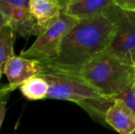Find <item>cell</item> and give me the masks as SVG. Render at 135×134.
I'll return each mask as SVG.
<instances>
[{"label":"cell","mask_w":135,"mask_h":134,"mask_svg":"<svg viewBox=\"0 0 135 134\" xmlns=\"http://www.w3.org/2000/svg\"><path fill=\"white\" fill-rule=\"evenodd\" d=\"M115 31L114 23L104 14L79 20L64 38L59 55L42 63L43 73L74 78L83 65L108 50Z\"/></svg>","instance_id":"cell-1"},{"label":"cell","mask_w":135,"mask_h":134,"mask_svg":"<svg viewBox=\"0 0 135 134\" xmlns=\"http://www.w3.org/2000/svg\"><path fill=\"white\" fill-rule=\"evenodd\" d=\"M74 78L104 97L115 98L135 83V65L104 52L83 65Z\"/></svg>","instance_id":"cell-2"},{"label":"cell","mask_w":135,"mask_h":134,"mask_svg":"<svg viewBox=\"0 0 135 134\" xmlns=\"http://www.w3.org/2000/svg\"><path fill=\"white\" fill-rule=\"evenodd\" d=\"M79 19L62 11L58 17L40 29L32 45L20 55L26 58L36 59L41 63L54 60L59 55L64 38L78 23Z\"/></svg>","instance_id":"cell-3"},{"label":"cell","mask_w":135,"mask_h":134,"mask_svg":"<svg viewBox=\"0 0 135 134\" xmlns=\"http://www.w3.org/2000/svg\"><path fill=\"white\" fill-rule=\"evenodd\" d=\"M104 15L116 27L115 35L106 52L128 63L135 52V11H129L113 5Z\"/></svg>","instance_id":"cell-4"},{"label":"cell","mask_w":135,"mask_h":134,"mask_svg":"<svg viewBox=\"0 0 135 134\" xmlns=\"http://www.w3.org/2000/svg\"><path fill=\"white\" fill-rule=\"evenodd\" d=\"M49 84L47 98L71 101L80 106L89 99L98 98L100 95L93 87L76 78L42 73Z\"/></svg>","instance_id":"cell-5"},{"label":"cell","mask_w":135,"mask_h":134,"mask_svg":"<svg viewBox=\"0 0 135 134\" xmlns=\"http://www.w3.org/2000/svg\"><path fill=\"white\" fill-rule=\"evenodd\" d=\"M44 72V66L40 61L23 56H12L6 63L3 73L6 75L8 85L2 87L6 93L20 87L26 80L35 75H40Z\"/></svg>","instance_id":"cell-6"},{"label":"cell","mask_w":135,"mask_h":134,"mask_svg":"<svg viewBox=\"0 0 135 134\" xmlns=\"http://www.w3.org/2000/svg\"><path fill=\"white\" fill-rule=\"evenodd\" d=\"M105 122L119 134H132L135 131V114L119 98H114L108 107Z\"/></svg>","instance_id":"cell-7"},{"label":"cell","mask_w":135,"mask_h":134,"mask_svg":"<svg viewBox=\"0 0 135 134\" xmlns=\"http://www.w3.org/2000/svg\"><path fill=\"white\" fill-rule=\"evenodd\" d=\"M113 5L114 0H71L64 11L81 20L104 14Z\"/></svg>","instance_id":"cell-8"},{"label":"cell","mask_w":135,"mask_h":134,"mask_svg":"<svg viewBox=\"0 0 135 134\" xmlns=\"http://www.w3.org/2000/svg\"><path fill=\"white\" fill-rule=\"evenodd\" d=\"M8 25L16 33L25 39L31 36H38L40 27L30 11V8L15 7L7 17Z\"/></svg>","instance_id":"cell-9"},{"label":"cell","mask_w":135,"mask_h":134,"mask_svg":"<svg viewBox=\"0 0 135 134\" xmlns=\"http://www.w3.org/2000/svg\"><path fill=\"white\" fill-rule=\"evenodd\" d=\"M62 9L56 0H30V11L40 29L58 17Z\"/></svg>","instance_id":"cell-10"},{"label":"cell","mask_w":135,"mask_h":134,"mask_svg":"<svg viewBox=\"0 0 135 134\" xmlns=\"http://www.w3.org/2000/svg\"><path fill=\"white\" fill-rule=\"evenodd\" d=\"M20 91L28 100H41L47 98L49 84L42 75H35L26 80L20 86Z\"/></svg>","instance_id":"cell-11"},{"label":"cell","mask_w":135,"mask_h":134,"mask_svg":"<svg viewBox=\"0 0 135 134\" xmlns=\"http://www.w3.org/2000/svg\"><path fill=\"white\" fill-rule=\"evenodd\" d=\"M15 34L16 32L8 24L0 29V68L2 72L7 60L15 55Z\"/></svg>","instance_id":"cell-12"},{"label":"cell","mask_w":135,"mask_h":134,"mask_svg":"<svg viewBox=\"0 0 135 134\" xmlns=\"http://www.w3.org/2000/svg\"><path fill=\"white\" fill-rule=\"evenodd\" d=\"M15 7L30 8V0H0V10L6 18Z\"/></svg>","instance_id":"cell-13"},{"label":"cell","mask_w":135,"mask_h":134,"mask_svg":"<svg viewBox=\"0 0 135 134\" xmlns=\"http://www.w3.org/2000/svg\"><path fill=\"white\" fill-rule=\"evenodd\" d=\"M115 98L121 99L135 114V83Z\"/></svg>","instance_id":"cell-14"},{"label":"cell","mask_w":135,"mask_h":134,"mask_svg":"<svg viewBox=\"0 0 135 134\" xmlns=\"http://www.w3.org/2000/svg\"><path fill=\"white\" fill-rule=\"evenodd\" d=\"M116 6L129 11H135V0H114Z\"/></svg>","instance_id":"cell-15"},{"label":"cell","mask_w":135,"mask_h":134,"mask_svg":"<svg viewBox=\"0 0 135 134\" xmlns=\"http://www.w3.org/2000/svg\"><path fill=\"white\" fill-rule=\"evenodd\" d=\"M6 104H7V99H4V100L0 102V129H1L2 123H3L4 118H5L6 111H7Z\"/></svg>","instance_id":"cell-16"},{"label":"cell","mask_w":135,"mask_h":134,"mask_svg":"<svg viewBox=\"0 0 135 134\" xmlns=\"http://www.w3.org/2000/svg\"><path fill=\"white\" fill-rule=\"evenodd\" d=\"M7 24H8L7 18L4 16V14L2 13V11L0 10V29H1V28H3L5 25H7Z\"/></svg>","instance_id":"cell-17"},{"label":"cell","mask_w":135,"mask_h":134,"mask_svg":"<svg viewBox=\"0 0 135 134\" xmlns=\"http://www.w3.org/2000/svg\"><path fill=\"white\" fill-rule=\"evenodd\" d=\"M7 96H8V94L6 93L2 88H0V102L2 100H4V99H7Z\"/></svg>","instance_id":"cell-18"},{"label":"cell","mask_w":135,"mask_h":134,"mask_svg":"<svg viewBox=\"0 0 135 134\" xmlns=\"http://www.w3.org/2000/svg\"><path fill=\"white\" fill-rule=\"evenodd\" d=\"M56 1L58 2V3L60 4V5L62 6V7H64L68 3H69L70 1H71V0H56Z\"/></svg>","instance_id":"cell-19"},{"label":"cell","mask_w":135,"mask_h":134,"mask_svg":"<svg viewBox=\"0 0 135 134\" xmlns=\"http://www.w3.org/2000/svg\"><path fill=\"white\" fill-rule=\"evenodd\" d=\"M131 63H132V64L135 65V52H133V54H132V59H131Z\"/></svg>","instance_id":"cell-20"},{"label":"cell","mask_w":135,"mask_h":134,"mask_svg":"<svg viewBox=\"0 0 135 134\" xmlns=\"http://www.w3.org/2000/svg\"><path fill=\"white\" fill-rule=\"evenodd\" d=\"M3 73V72H2V69L0 68V79H1V75Z\"/></svg>","instance_id":"cell-21"},{"label":"cell","mask_w":135,"mask_h":134,"mask_svg":"<svg viewBox=\"0 0 135 134\" xmlns=\"http://www.w3.org/2000/svg\"><path fill=\"white\" fill-rule=\"evenodd\" d=\"M132 134H135V131H134V132H133V133H132Z\"/></svg>","instance_id":"cell-22"}]
</instances>
